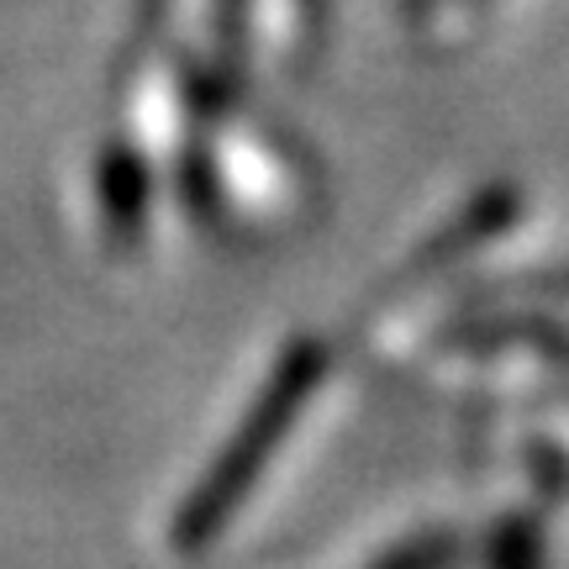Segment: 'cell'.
<instances>
[{"label": "cell", "instance_id": "6da1fadb", "mask_svg": "<svg viewBox=\"0 0 569 569\" xmlns=\"http://www.w3.org/2000/svg\"><path fill=\"white\" fill-rule=\"evenodd\" d=\"M159 6H163V0H142V11H159Z\"/></svg>", "mask_w": 569, "mask_h": 569}]
</instances>
